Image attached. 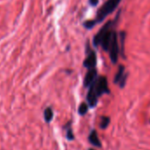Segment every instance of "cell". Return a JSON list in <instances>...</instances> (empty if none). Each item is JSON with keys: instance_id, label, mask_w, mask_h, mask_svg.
<instances>
[{"instance_id": "8992f818", "label": "cell", "mask_w": 150, "mask_h": 150, "mask_svg": "<svg viewBox=\"0 0 150 150\" xmlns=\"http://www.w3.org/2000/svg\"><path fill=\"white\" fill-rule=\"evenodd\" d=\"M84 66L86 68H88V70L89 69H93L96 67V53L91 50L88 54V57L87 58L85 59L84 63H83Z\"/></svg>"}, {"instance_id": "30bf717a", "label": "cell", "mask_w": 150, "mask_h": 150, "mask_svg": "<svg viewBox=\"0 0 150 150\" xmlns=\"http://www.w3.org/2000/svg\"><path fill=\"white\" fill-rule=\"evenodd\" d=\"M124 70H125V67L123 65H121L118 69V71L117 73L116 74V76H115V79H114V82L115 83H119L120 81L122 80V78L125 76V74H124Z\"/></svg>"}, {"instance_id": "ac0fdd59", "label": "cell", "mask_w": 150, "mask_h": 150, "mask_svg": "<svg viewBox=\"0 0 150 150\" xmlns=\"http://www.w3.org/2000/svg\"><path fill=\"white\" fill-rule=\"evenodd\" d=\"M88 150H95V149H93V148H90V149H88Z\"/></svg>"}, {"instance_id": "277c9868", "label": "cell", "mask_w": 150, "mask_h": 150, "mask_svg": "<svg viewBox=\"0 0 150 150\" xmlns=\"http://www.w3.org/2000/svg\"><path fill=\"white\" fill-rule=\"evenodd\" d=\"M112 24H113L112 21H109V22L106 23V24L102 28V29H100V31L96 34V35L95 38H94V42H94V45H95L96 47L98 46L99 44H101V42H102L103 37L105 35V34H106L108 31L110 30Z\"/></svg>"}, {"instance_id": "ba28073f", "label": "cell", "mask_w": 150, "mask_h": 150, "mask_svg": "<svg viewBox=\"0 0 150 150\" xmlns=\"http://www.w3.org/2000/svg\"><path fill=\"white\" fill-rule=\"evenodd\" d=\"M112 35H113V31L110 30L105 34V35L102 39L101 45L105 51H109L110 50V46L111 40H112Z\"/></svg>"}, {"instance_id": "2e32d148", "label": "cell", "mask_w": 150, "mask_h": 150, "mask_svg": "<svg viewBox=\"0 0 150 150\" xmlns=\"http://www.w3.org/2000/svg\"><path fill=\"white\" fill-rule=\"evenodd\" d=\"M95 24H96V21H87V22L85 23V27H86L87 28L90 29V28H92L95 26Z\"/></svg>"}, {"instance_id": "8fae6325", "label": "cell", "mask_w": 150, "mask_h": 150, "mask_svg": "<svg viewBox=\"0 0 150 150\" xmlns=\"http://www.w3.org/2000/svg\"><path fill=\"white\" fill-rule=\"evenodd\" d=\"M53 118V111L51 108H47L44 110V119L47 123H50Z\"/></svg>"}, {"instance_id": "5b68a950", "label": "cell", "mask_w": 150, "mask_h": 150, "mask_svg": "<svg viewBox=\"0 0 150 150\" xmlns=\"http://www.w3.org/2000/svg\"><path fill=\"white\" fill-rule=\"evenodd\" d=\"M98 96L96 92V89H95V87H94V83H92L90 86H89V91H88V96H87V100H88V103L89 104V106L91 108L95 107L97 103V101H98Z\"/></svg>"}, {"instance_id": "7c38bea8", "label": "cell", "mask_w": 150, "mask_h": 150, "mask_svg": "<svg viewBox=\"0 0 150 150\" xmlns=\"http://www.w3.org/2000/svg\"><path fill=\"white\" fill-rule=\"evenodd\" d=\"M64 129L66 130V138L68 140H72L74 139V135L72 133V130L71 127V123H68L66 125V126L64 127Z\"/></svg>"}, {"instance_id": "e0dca14e", "label": "cell", "mask_w": 150, "mask_h": 150, "mask_svg": "<svg viewBox=\"0 0 150 150\" xmlns=\"http://www.w3.org/2000/svg\"><path fill=\"white\" fill-rule=\"evenodd\" d=\"M89 2H90V4L92 5V6H96L97 4H98V0H89Z\"/></svg>"}, {"instance_id": "9a60e30c", "label": "cell", "mask_w": 150, "mask_h": 150, "mask_svg": "<svg viewBox=\"0 0 150 150\" xmlns=\"http://www.w3.org/2000/svg\"><path fill=\"white\" fill-rule=\"evenodd\" d=\"M120 42H121V53L124 55V45H125V32H120Z\"/></svg>"}, {"instance_id": "3957f363", "label": "cell", "mask_w": 150, "mask_h": 150, "mask_svg": "<svg viewBox=\"0 0 150 150\" xmlns=\"http://www.w3.org/2000/svg\"><path fill=\"white\" fill-rule=\"evenodd\" d=\"M109 51H110V56L111 62L113 64L117 63V58H118L119 50H118V43H117V35H116L115 32H113V35H112V40H111V43H110Z\"/></svg>"}, {"instance_id": "5bb4252c", "label": "cell", "mask_w": 150, "mask_h": 150, "mask_svg": "<svg viewBox=\"0 0 150 150\" xmlns=\"http://www.w3.org/2000/svg\"><path fill=\"white\" fill-rule=\"evenodd\" d=\"M88 104L86 103H81V105H80V107H79V114L80 115H81V116H83V115H85L87 112H88Z\"/></svg>"}, {"instance_id": "6da1fadb", "label": "cell", "mask_w": 150, "mask_h": 150, "mask_svg": "<svg viewBox=\"0 0 150 150\" xmlns=\"http://www.w3.org/2000/svg\"><path fill=\"white\" fill-rule=\"evenodd\" d=\"M121 0H108V1L102 6L97 13V21H103L107 15L111 13L119 5Z\"/></svg>"}, {"instance_id": "7a4b0ae2", "label": "cell", "mask_w": 150, "mask_h": 150, "mask_svg": "<svg viewBox=\"0 0 150 150\" xmlns=\"http://www.w3.org/2000/svg\"><path fill=\"white\" fill-rule=\"evenodd\" d=\"M93 83H94V87L98 96H101L103 94H108L110 92L108 88V81H107L106 77L101 76L99 79H96Z\"/></svg>"}, {"instance_id": "9c48e42d", "label": "cell", "mask_w": 150, "mask_h": 150, "mask_svg": "<svg viewBox=\"0 0 150 150\" xmlns=\"http://www.w3.org/2000/svg\"><path fill=\"white\" fill-rule=\"evenodd\" d=\"M88 140L89 142L93 145V146H96L97 147H101L102 146V143L98 138V135H97V132L96 130H93L88 137Z\"/></svg>"}, {"instance_id": "52a82bcc", "label": "cell", "mask_w": 150, "mask_h": 150, "mask_svg": "<svg viewBox=\"0 0 150 150\" xmlns=\"http://www.w3.org/2000/svg\"><path fill=\"white\" fill-rule=\"evenodd\" d=\"M96 76H97L96 70L95 68L89 69L88 73L86 74L85 79H84V86L85 87H89L96 80Z\"/></svg>"}, {"instance_id": "4fadbf2b", "label": "cell", "mask_w": 150, "mask_h": 150, "mask_svg": "<svg viewBox=\"0 0 150 150\" xmlns=\"http://www.w3.org/2000/svg\"><path fill=\"white\" fill-rule=\"evenodd\" d=\"M110 122V119L109 117H102L101 121H100V127L102 129H106Z\"/></svg>"}]
</instances>
